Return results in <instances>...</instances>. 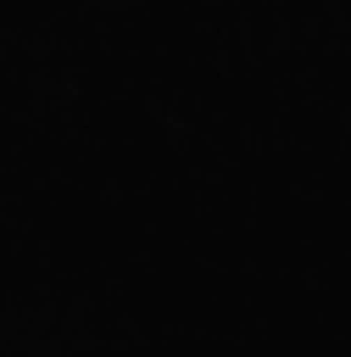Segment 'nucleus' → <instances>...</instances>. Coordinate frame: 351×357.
I'll use <instances>...</instances> for the list:
<instances>
[]
</instances>
